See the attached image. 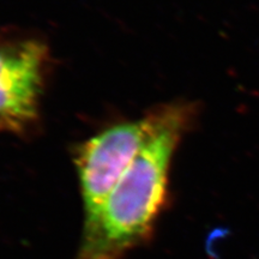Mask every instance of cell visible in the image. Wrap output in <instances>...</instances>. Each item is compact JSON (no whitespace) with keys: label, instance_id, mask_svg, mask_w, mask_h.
<instances>
[{"label":"cell","instance_id":"obj_3","mask_svg":"<svg viewBox=\"0 0 259 259\" xmlns=\"http://www.w3.org/2000/svg\"><path fill=\"white\" fill-rule=\"evenodd\" d=\"M148 116L109 126L73 153L84 215L99 209L137 156L147 136Z\"/></svg>","mask_w":259,"mask_h":259},{"label":"cell","instance_id":"obj_2","mask_svg":"<svg viewBox=\"0 0 259 259\" xmlns=\"http://www.w3.org/2000/svg\"><path fill=\"white\" fill-rule=\"evenodd\" d=\"M48 63L45 42L0 36V132L22 135L37 124Z\"/></svg>","mask_w":259,"mask_h":259},{"label":"cell","instance_id":"obj_1","mask_svg":"<svg viewBox=\"0 0 259 259\" xmlns=\"http://www.w3.org/2000/svg\"><path fill=\"white\" fill-rule=\"evenodd\" d=\"M147 116V136L137 156L99 209L84 218L76 259H124L153 236L169 197L171 161L194 108L173 102Z\"/></svg>","mask_w":259,"mask_h":259}]
</instances>
